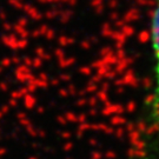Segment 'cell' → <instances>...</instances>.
<instances>
[{
  "label": "cell",
  "instance_id": "6da1fadb",
  "mask_svg": "<svg viewBox=\"0 0 159 159\" xmlns=\"http://www.w3.org/2000/svg\"><path fill=\"white\" fill-rule=\"evenodd\" d=\"M150 44L153 56V91L151 98V114L153 121L159 126V0H153L150 18Z\"/></svg>",
  "mask_w": 159,
  "mask_h": 159
}]
</instances>
